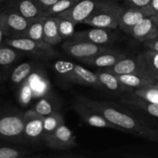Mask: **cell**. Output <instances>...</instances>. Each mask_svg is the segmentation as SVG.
Segmentation results:
<instances>
[{
    "mask_svg": "<svg viewBox=\"0 0 158 158\" xmlns=\"http://www.w3.org/2000/svg\"><path fill=\"white\" fill-rule=\"evenodd\" d=\"M76 100L98 111L110 123L120 128L122 132L129 133L140 138L158 142V130L145 120L114 102L100 101L83 96H77Z\"/></svg>",
    "mask_w": 158,
    "mask_h": 158,
    "instance_id": "6da1fadb",
    "label": "cell"
},
{
    "mask_svg": "<svg viewBox=\"0 0 158 158\" xmlns=\"http://www.w3.org/2000/svg\"><path fill=\"white\" fill-rule=\"evenodd\" d=\"M51 92L50 82L40 63L19 86V100L20 104L26 106L32 100H39Z\"/></svg>",
    "mask_w": 158,
    "mask_h": 158,
    "instance_id": "7a4b0ae2",
    "label": "cell"
},
{
    "mask_svg": "<svg viewBox=\"0 0 158 158\" xmlns=\"http://www.w3.org/2000/svg\"><path fill=\"white\" fill-rule=\"evenodd\" d=\"M53 69L56 74L64 81L103 90L96 73L77 63L63 60H57L54 63Z\"/></svg>",
    "mask_w": 158,
    "mask_h": 158,
    "instance_id": "3957f363",
    "label": "cell"
},
{
    "mask_svg": "<svg viewBox=\"0 0 158 158\" xmlns=\"http://www.w3.org/2000/svg\"><path fill=\"white\" fill-rule=\"evenodd\" d=\"M123 10V7L117 1H103L83 23L92 27L115 29L118 28L119 20Z\"/></svg>",
    "mask_w": 158,
    "mask_h": 158,
    "instance_id": "277c9868",
    "label": "cell"
},
{
    "mask_svg": "<svg viewBox=\"0 0 158 158\" xmlns=\"http://www.w3.org/2000/svg\"><path fill=\"white\" fill-rule=\"evenodd\" d=\"M5 43L31 56L39 61H47L57 55L56 49L51 45L46 42H38L27 37L6 39Z\"/></svg>",
    "mask_w": 158,
    "mask_h": 158,
    "instance_id": "5b68a950",
    "label": "cell"
},
{
    "mask_svg": "<svg viewBox=\"0 0 158 158\" xmlns=\"http://www.w3.org/2000/svg\"><path fill=\"white\" fill-rule=\"evenodd\" d=\"M24 113L12 110L0 116V137L11 140H24Z\"/></svg>",
    "mask_w": 158,
    "mask_h": 158,
    "instance_id": "8992f818",
    "label": "cell"
},
{
    "mask_svg": "<svg viewBox=\"0 0 158 158\" xmlns=\"http://www.w3.org/2000/svg\"><path fill=\"white\" fill-rule=\"evenodd\" d=\"M110 46H100L83 41L67 40L63 41L62 49L66 55L83 63L110 49Z\"/></svg>",
    "mask_w": 158,
    "mask_h": 158,
    "instance_id": "52a82bcc",
    "label": "cell"
},
{
    "mask_svg": "<svg viewBox=\"0 0 158 158\" xmlns=\"http://www.w3.org/2000/svg\"><path fill=\"white\" fill-rule=\"evenodd\" d=\"M103 69L116 75L135 74V75L150 77V78L157 80L148 69L141 52L134 57H125L120 60L118 63H116L112 67L103 68Z\"/></svg>",
    "mask_w": 158,
    "mask_h": 158,
    "instance_id": "ba28073f",
    "label": "cell"
},
{
    "mask_svg": "<svg viewBox=\"0 0 158 158\" xmlns=\"http://www.w3.org/2000/svg\"><path fill=\"white\" fill-rule=\"evenodd\" d=\"M44 143L48 148L56 151H69L79 146L73 133L65 123L46 137Z\"/></svg>",
    "mask_w": 158,
    "mask_h": 158,
    "instance_id": "9c48e42d",
    "label": "cell"
},
{
    "mask_svg": "<svg viewBox=\"0 0 158 158\" xmlns=\"http://www.w3.org/2000/svg\"><path fill=\"white\" fill-rule=\"evenodd\" d=\"M72 109L77 113L80 118L86 124L91 127L98 128H107V129L115 130V131H121L120 128L115 126L105 118L100 113L96 110L83 104L81 102L74 100V102L71 106Z\"/></svg>",
    "mask_w": 158,
    "mask_h": 158,
    "instance_id": "30bf717a",
    "label": "cell"
},
{
    "mask_svg": "<svg viewBox=\"0 0 158 158\" xmlns=\"http://www.w3.org/2000/svg\"><path fill=\"white\" fill-rule=\"evenodd\" d=\"M24 140L31 143L44 141L43 117L30 109L24 113Z\"/></svg>",
    "mask_w": 158,
    "mask_h": 158,
    "instance_id": "8fae6325",
    "label": "cell"
},
{
    "mask_svg": "<svg viewBox=\"0 0 158 158\" xmlns=\"http://www.w3.org/2000/svg\"><path fill=\"white\" fill-rule=\"evenodd\" d=\"M112 29L93 27L92 29L76 32L69 40L83 41L100 46H107L115 43L117 36Z\"/></svg>",
    "mask_w": 158,
    "mask_h": 158,
    "instance_id": "7c38bea8",
    "label": "cell"
},
{
    "mask_svg": "<svg viewBox=\"0 0 158 158\" xmlns=\"http://www.w3.org/2000/svg\"><path fill=\"white\" fill-rule=\"evenodd\" d=\"M104 0H80L73 7L56 16L67 19L75 24L83 23L85 20L101 5Z\"/></svg>",
    "mask_w": 158,
    "mask_h": 158,
    "instance_id": "4fadbf2b",
    "label": "cell"
},
{
    "mask_svg": "<svg viewBox=\"0 0 158 158\" xmlns=\"http://www.w3.org/2000/svg\"><path fill=\"white\" fill-rule=\"evenodd\" d=\"M2 16L6 29V35L10 38L26 37L32 19L26 18L12 9L2 13Z\"/></svg>",
    "mask_w": 158,
    "mask_h": 158,
    "instance_id": "5bb4252c",
    "label": "cell"
},
{
    "mask_svg": "<svg viewBox=\"0 0 158 158\" xmlns=\"http://www.w3.org/2000/svg\"><path fill=\"white\" fill-rule=\"evenodd\" d=\"M154 15L150 6L143 8H123L119 20L118 28L128 35L136 25L147 17Z\"/></svg>",
    "mask_w": 158,
    "mask_h": 158,
    "instance_id": "9a60e30c",
    "label": "cell"
},
{
    "mask_svg": "<svg viewBox=\"0 0 158 158\" xmlns=\"http://www.w3.org/2000/svg\"><path fill=\"white\" fill-rule=\"evenodd\" d=\"M140 43L158 37V15L148 16L136 25L129 34Z\"/></svg>",
    "mask_w": 158,
    "mask_h": 158,
    "instance_id": "2e32d148",
    "label": "cell"
},
{
    "mask_svg": "<svg viewBox=\"0 0 158 158\" xmlns=\"http://www.w3.org/2000/svg\"><path fill=\"white\" fill-rule=\"evenodd\" d=\"M127 56V52L114 48H110L108 50L101 52L89 60H86L83 62V63L94 67L110 68Z\"/></svg>",
    "mask_w": 158,
    "mask_h": 158,
    "instance_id": "e0dca14e",
    "label": "cell"
},
{
    "mask_svg": "<svg viewBox=\"0 0 158 158\" xmlns=\"http://www.w3.org/2000/svg\"><path fill=\"white\" fill-rule=\"evenodd\" d=\"M95 73L103 86V90H106L112 94L120 95L133 90V89L123 85L119 80L116 74H114L103 68H98Z\"/></svg>",
    "mask_w": 158,
    "mask_h": 158,
    "instance_id": "ac0fdd59",
    "label": "cell"
},
{
    "mask_svg": "<svg viewBox=\"0 0 158 158\" xmlns=\"http://www.w3.org/2000/svg\"><path fill=\"white\" fill-rule=\"evenodd\" d=\"M120 102L128 106L140 110L146 114L158 119V104L152 103L136 95L133 90L122 94Z\"/></svg>",
    "mask_w": 158,
    "mask_h": 158,
    "instance_id": "d6986e66",
    "label": "cell"
},
{
    "mask_svg": "<svg viewBox=\"0 0 158 158\" xmlns=\"http://www.w3.org/2000/svg\"><path fill=\"white\" fill-rule=\"evenodd\" d=\"M9 6L10 9L28 19L43 15V10L36 0H9Z\"/></svg>",
    "mask_w": 158,
    "mask_h": 158,
    "instance_id": "ffe728a7",
    "label": "cell"
},
{
    "mask_svg": "<svg viewBox=\"0 0 158 158\" xmlns=\"http://www.w3.org/2000/svg\"><path fill=\"white\" fill-rule=\"evenodd\" d=\"M43 40L44 42L52 46L63 42L59 32L56 16L48 15L45 18L43 26Z\"/></svg>",
    "mask_w": 158,
    "mask_h": 158,
    "instance_id": "44dd1931",
    "label": "cell"
},
{
    "mask_svg": "<svg viewBox=\"0 0 158 158\" xmlns=\"http://www.w3.org/2000/svg\"><path fill=\"white\" fill-rule=\"evenodd\" d=\"M32 109L44 117L54 111L60 110V103L55 95L51 92L50 94L37 100V102L34 104Z\"/></svg>",
    "mask_w": 158,
    "mask_h": 158,
    "instance_id": "7402d4cb",
    "label": "cell"
},
{
    "mask_svg": "<svg viewBox=\"0 0 158 158\" xmlns=\"http://www.w3.org/2000/svg\"><path fill=\"white\" fill-rule=\"evenodd\" d=\"M40 64V61L36 60L24 62L18 65L12 70L11 73V81L12 84L19 87L20 85L27 79V77L32 73V71Z\"/></svg>",
    "mask_w": 158,
    "mask_h": 158,
    "instance_id": "603a6c76",
    "label": "cell"
},
{
    "mask_svg": "<svg viewBox=\"0 0 158 158\" xmlns=\"http://www.w3.org/2000/svg\"><path fill=\"white\" fill-rule=\"evenodd\" d=\"M117 77L123 85L133 89L154 86L158 83L152 78L135 74H121L117 75Z\"/></svg>",
    "mask_w": 158,
    "mask_h": 158,
    "instance_id": "cb8c5ba5",
    "label": "cell"
},
{
    "mask_svg": "<svg viewBox=\"0 0 158 158\" xmlns=\"http://www.w3.org/2000/svg\"><path fill=\"white\" fill-rule=\"evenodd\" d=\"M65 123V119L60 110H56L43 117L44 139L52 134L57 128Z\"/></svg>",
    "mask_w": 158,
    "mask_h": 158,
    "instance_id": "d4e9b609",
    "label": "cell"
},
{
    "mask_svg": "<svg viewBox=\"0 0 158 158\" xmlns=\"http://www.w3.org/2000/svg\"><path fill=\"white\" fill-rule=\"evenodd\" d=\"M45 18H46L45 15H41V16L32 19V22L28 28L26 37L35 40V41L44 42L43 26H44Z\"/></svg>",
    "mask_w": 158,
    "mask_h": 158,
    "instance_id": "484cf974",
    "label": "cell"
},
{
    "mask_svg": "<svg viewBox=\"0 0 158 158\" xmlns=\"http://www.w3.org/2000/svg\"><path fill=\"white\" fill-rule=\"evenodd\" d=\"M21 51L6 44L0 46V66H9L19 59Z\"/></svg>",
    "mask_w": 158,
    "mask_h": 158,
    "instance_id": "4316f807",
    "label": "cell"
},
{
    "mask_svg": "<svg viewBox=\"0 0 158 158\" xmlns=\"http://www.w3.org/2000/svg\"><path fill=\"white\" fill-rule=\"evenodd\" d=\"M57 17V24H58V29L60 35L63 41L70 39L75 33L76 25L73 22L67 19Z\"/></svg>",
    "mask_w": 158,
    "mask_h": 158,
    "instance_id": "83f0119b",
    "label": "cell"
},
{
    "mask_svg": "<svg viewBox=\"0 0 158 158\" xmlns=\"http://www.w3.org/2000/svg\"><path fill=\"white\" fill-rule=\"evenodd\" d=\"M80 0H58L54 5H52L50 8L46 9L43 12V15L48 16V15H56L62 13L64 11L70 9L71 7L77 4Z\"/></svg>",
    "mask_w": 158,
    "mask_h": 158,
    "instance_id": "f1b7e54d",
    "label": "cell"
},
{
    "mask_svg": "<svg viewBox=\"0 0 158 158\" xmlns=\"http://www.w3.org/2000/svg\"><path fill=\"white\" fill-rule=\"evenodd\" d=\"M141 53L148 69L158 82V52L146 49Z\"/></svg>",
    "mask_w": 158,
    "mask_h": 158,
    "instance_id": "f546056e",
    "label": "cell"
},
{
    "mask_svg": "<svg viewBox=\"0 0 158 158\" xmlns=\"http://www.w3.org/2000/svg\"><path fill=\"white\" fill-rule=\"evenodd\" d=\"M133 92L140 98L152 103L158 104V87L155 85L148 87L133 89Z\"/></svg>",
    "mask_w": 158,
    "mask_h": 158,
    "instance_id": "4dcf8cb0",
    "label": "cell"
},
{
    "mask_svg": "<svg viewBox=\"0 0 158 158\" xmlns=\"http://www.w3.org/2000/svg\"><path fill=\"white\" fill-rule=\"evenodd\" d=\"M29 157V151L26 149L2 147L0 148V158H19Z\"/></svg>",
    "mask_w": 158,
    "mask_h": 158,
    "instance_id": "1f68e13d",
    "label": "cell"
},
{
    "mask_svg": "<svg viewBox=\"0 0 158 158\" xmlns=\"http://www.w3.org/2000/svg\"><path fill=\"white\" fill-rule=\"evenodd\" d=\"M151 0H124L127 7L143 8L149 6Z\"/></svg>",
    "mask_w": 158,
    "mask_h": 158,
    "instance_id": "d6a6232c",
    "label": "cell"
},
{
    "mask_svg": "<svg viewBox=\"0 0 158 158\" xmlns=\"http://www.w3.org/2000/svg\"><path fill=\"white\" fill-rule=\"evenodd\" d=\"M40 157H58V158H64V157H67V158H71V157H85L84 155H81V154H73V153L70 152H63V154H50V155H43V156H40Z\"/></svg>",
    "mask_w": 158,
    "mask_h": 158,
    "instance_id": "836d02e7",
    "label": "cell"
},
{
    "mask_svg": "<svg viewBox=\"0 0 158 158\" xmlns=\"http://www.w3.org/2000/svg\"><path fill=\"white\" fill-rule=\"evenodd\" d=\"M143 43L146 49H149L151 50L158 52V37L153 39V40H148V41L144 42Z\"/></svg>",
    "mask_w": 158,
    "mask_h": 158,
    "instance_id": "e575fe53",
    "label": "cell"
},
{
    "mask_svg": "<svg viewBox=\"0 0 158 158\" xmlns=\"http://www.w3.org/2000/svg\"><path fill=\"white\" fill-rule=\"evenodd\" d=\"M36 1L40 6V7L42 8V9L43 10V12H44L46 9H48L52 5L55 4L58 0H36Z\"/></svg>",
    "mask_w": 158,
    "mask_h": 158,
    "instance_id": "d590c367",
    "label": "cell"
},
{
    "mask_svg": "<svg viewBox=\"0 0 158 158\" xmlns=\"http://www.w3.org/2000/svg\"><path fill=\"white\" fill-rule=\"evenodd\" d=\"M5 35H6V29L5 26L4 21H3L2 14L0 15V43L3 40Z\"/></svg>",
    "mask_w": 158,
    "mask_h": 158,
    "instance_id": "8d00e7d4",
    "label": "cell"
},
{
    "mask_svg": "<svg viewBox=\"0 0 158 158\" xmlns=\"http://www.w3.org/2000/svg\"><path fill=\"white\" fill-rule=\"evenodd\" d=\"M149 6L154 15H158V0H151Z\"/></svg>",
    "mask_w": 158,
    "mask_h": 158,
    "instance_id": "74e56055",
    "label": "cell"
},
{
    "mask_svg": "<svg viewBox=\"0 0 158 158\" xmlns=\"http://www.w3.org/2000/svg\"><path fill=\"white\" fill-rule=\"evenodd\" d=\"M104 1H118V0H104Z\"/></svg>",
    "mask_w": 158,
    "mask_h": 158,
    "instance_id": "f35d334b",
    "label": "cell"
},
{
    "mask_svg": "<svg viewBox=\"0 0 158 158\" xmlns=\"http://www.w3.org/2000/svg\"><path fill=\"white\" fill-rule=\"evenodd\" d=\"M156 86H157V87H158V83H157V84H156Z\"/></svg>",
    "mask_w": 158,
    "mask_h": 158,
    "instance_id": "ab89813d",
    "label": "cell"
},
{
    "mask_svg": "<svg viewBox=\"0 0 158 158\" xmlns=\"http://www.w3.org/2000/svg\"><path fill=\"white\" fill-rule=\"evenodd\" d=\"M3 1V0H0V2H2Z\"/></svg>",
    "mask_w": 158,
    "mask_h": 158,
    "instance_id": "60d3db41",
    "label": "cell"
}]
</instances>
